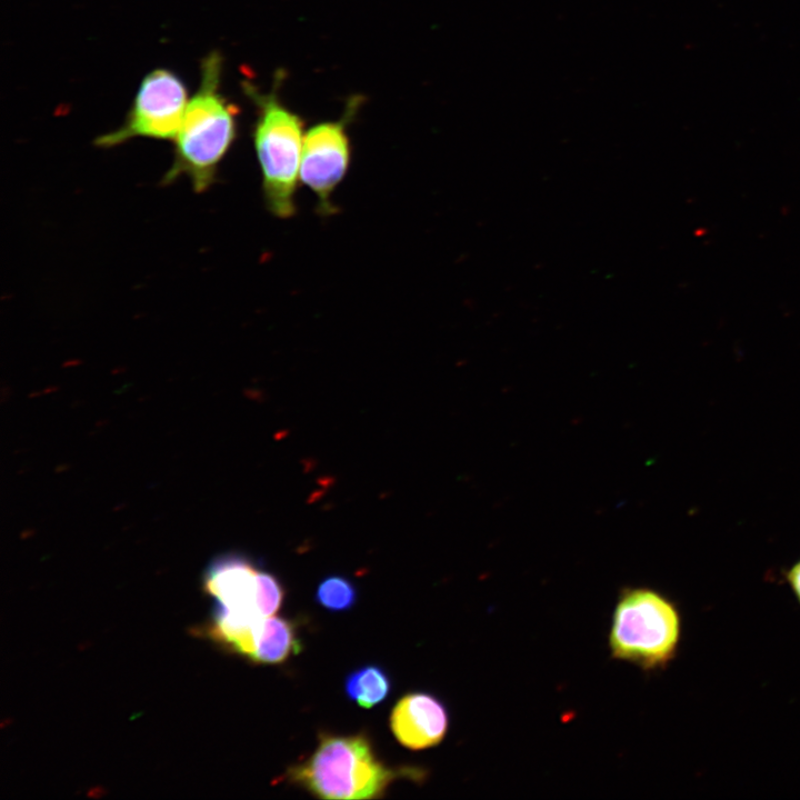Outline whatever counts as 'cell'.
<instances>
[{"label": "cell", "mask_w": 800, "mask_h": 800, "mask_svg": "<svg viewBox=\"0 0 800 800\" xmlns=\"http://www.w3.org/2000/svg\"><path fill=\"white\" fill-rule=\"evenodd\" d=\"M221 73V54L208 53L201 62L198 90L187 103L174 139V158L163 183L187 177L198 193L213 184L237 136L238 110L220 92Z\"/></svg>", "instance_id": "cell-1"}, {"label": "cell", "mask_w": 800, "mask_h": 800, "mask_svg": "<svg viewBox=\"0 0 800 800\" xmlns=\"http://www.w3.org/2000/svg\"><path fill=\"white\" fill-rule=\"evenodd\" d=\"M287 773L316 797L336 800L380 798L394 779L421 774L417 769L386 767L363 734H321L312 754Z\"/></svg>", "instance_id": "cell-2"}, {"label": "cell", "mask_w": 800, "mask_h": 800, "mask_svg": "<svg viewBox=\"0 0 800 800\" xmlns=\"http://www.w3.org/2000/svg\"><path fill=\"white\" fill-rule=\"evenodd\" d=\"M681 617L676 603L648 587L621 589L609 631V650L617 660L642 670L667 667L676 657Z\"/></svg>", "instance_id": "cell-3"}, {"label": "cell", "mask_w": 800, "mask_h": 800, "mask_svg": "<svg viewBox=\"0 0 800 800\" xmlns=\"http://www.w3.org/2000/svg\"><path fill=\"white\" fill-rule=\"evenodd\" d=\"M259 107L253 144L261 172V188L268 211L288 219L297 211L303 124L299 116L274 96L252 93Z\"/></svg>", "instance_id": "cell-4"}, {"label": "cell", "mask_w": 800, "mask_h": 800, "mask_svg": "<svg viewBox=\"0 0 800 800\" xmlns=\"http://www.w3.org/2000/svg\"><path fill=\"white\" fill-rule=\"evenodd\" d=\"M188 101L187 88L177 73L154 69L142 79L123 123L100 136L96 144L111 148L133 138L174 140Z\"/></svg>", "instance_id": "cell-5"}, {"label": "cell", "mask_w": 800, "mask_h": 800, "mask_svg": "<svg viewBox=\"0 0 800 800\" xmlns=\"http://www.w3.org/2000/svg\"><path fill=\"white\" fill-rule=\"evenodd\" d=\"M351 160L347 122L328 121L309 129L303 138L300 182L317 198L322 216L337 211L332 196L344 179Z\"/></svg>", "instance_id": "cell-6"}, {"label": "cell", "mask_w": 800, "mask_h": 800, "mask_svg": "<svg viewBox=\"0 0 800 800\" xmlns=\"http://www.w3.org/2000/svg\"><path fill=\"white\" fill-rule=\"evenodd\" d=\"M449 713L437 697L412 692L400 698L390 714V729L396 739L411 750L439 744L447 734Z\"/></svg>", "instance_id": "cell-7"}, {"label": "cell", "mask_w": 800, "mask_h": 800, "mask_svg": "<svg viewBox=\"0 0 800 800\" xmlns=\"http://www.w3.org/2000/svg\"><path fill=\"white\" fill-rule=\"evenodd\" d=\"M258 568L240 552L217 556L203 574V590L230 609H256ZM258 612V611H257Z\"/></svg>", "instance_id": "cell-8"}, {"label": "cell", "mask_w": 800, "mask_h": 800, "mask_svg": "<svg viewBox=\"0 0 800 800\" xmlns=\"http://www.w3.org/2000/svg\"><path fill=\"white\" fill-rule=\"evenodd\" d=\"M263 619L254 610L230 609L216 602L206 634L231 652L251 660Z\"/></svg>", "instance_id": "cell-9"}, {"label": "cell", "mask_w": 800, "mask_h": 800, "mask_svg": "<svg viewBox=\"0 0 800 800\" xmlns=\"http://www.w3.org/2000/svg\"><path fill=\"white\" fill-rule=\"evenodd\" d=\"M301 650L294 626L288 619L271 616L263 619L251 661L279 664Z\"/></svg>", "instance_id": "cell-10"}, {"label": "cell", "mask_w": 800, "mask_h": 800, "mask_svg": "<svg viewBox=\"0 0 800 800\" xmlns=\"http://www.w3.org/2000/svg\"><path fill=\"white\" fill-rule=\"evenodd\" d=\"M346 693L358 706L370 709L387 699L391 681L378 666H364L351 672L344 683Z\"/></svg>", "instance_id": "cell-11"}, {"label": "cell", "mask_w": 800, "mask_h": 800, "mask_svg": "<svg viewBox=\"0 0 800 800\" xmlns=\"http://www.w3.org/2000/svg\"><path fill=\"white\" fill-rule=\"evenodd\" d=\"M316 600L321 607L329 611H347L356 603V587L344 577L330 576L323 579L318 586Z\"/></svg>", "instance_id": "cell-12"}, {"label": "cell", "mask_w": 800, "mask_h": 800, "mask_svg": "<svg viewBox=\"0 0 800 800\" xmlns=\"http://www.w3.org/2000/svg\"><path fill=\"white\" fill-rule=\"evenodd\" d=\"M284 591L279 579L270 572L260 571L257 578L256 609L263 617L274 616L280 609Z\"/></svg>", "instance_id": "cell-13"}, {"label": "cell", "mask_w": 800, "mask_h": 800, "mask_svg": "<svg viewBox=\"0 0 800 800\" xmlns=\"http://www.w3.org/2000/svg\"><path fill=\"white\" fill-rule=\"evenodd\" d=\"M786 578L793 594L800 602V560L787 571Z\"/></svg>", "instance_id": "cell-14"}]
</instances>
